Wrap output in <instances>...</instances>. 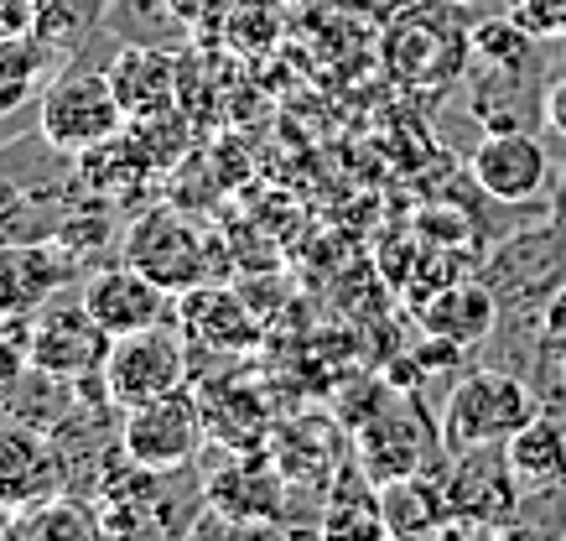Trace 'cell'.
<instances>
[{"label": "cell", "mask_w": 566, "mask_h": 541, "mask_svg": "<svg viewBox=\"0 0 566 541\" xmlns=\"http://www.w3.org/2000/svg\"><path fill=\"white\" fill-rule=\"evenodd\" d=\"M11 537L17 541H94V537H104V521H99V510H88V500H73L69 489H63V495H52L42 506L21 510L17 521H11Z\"/></svg>", "instance_id": "obj_27"}, {"label": "cell", "mask_w": 566, "mask_h": 541, "mask_svg": "<svg viewBox=\"0 0 566 541\" xmlns=\"http://www.w3.org/2000/svg\"><path fill=\"white\" fill-rule=\"evenodd\" d=\"M379 63L395 89L442 100L473 69V21L463 0H416L379 27Z\"/></svg>", "instance_id": "obj_1"}, {"label": "cell", "mask_w": 566, "mask_h": 541, "mask_svg": "<svg viewBox=\"0 0 566 541\" xmlns=\"http://www.w3.org/2000/svg\"><path fill=\"white\" fill-rule=\"evenodd\" d=\"M203 489H208V510H219V516H229L234 526L255 531V526L275 521L281 495H286V474H281L275 458H265L255 448V454L229 458Z\"/></svg>", "instance_id": "obj_15"}, {"label": "cell", "mask_w": 566, "mask_h": 541, "mask_svg": "<svg viewBox=\"0 0 566 541\" xmlns=\"http://www.w3.org/2000/svg\"><path fill=\"white\" fill-rule=\"evenodd\" d=\"M463 6H468V0H463Z\"/></svg>", "instance_id": "obj_34"}, {"label": "cell", "mask_w": 566, "mask_h": 541, "mask_svg": "<svg viewBox=\"0 0 566 541\" xmlns=\"http://www.w3.org/2000/svg\"><path fill=\"white\" fill-rule=\"evenodd\" d=\"M182 329H188L192 344H208V350H255L260 344V323L255 313L244 308L240 298H229V287H188L182 292Z\"/></svg>", "instance_id": "obj_20"}, {"label": "cell", "mask_w": 566, "mask_h": 541, "mask_svg": "<svg viewBox=\"0 0 566 541\" xmlns=\"http://www.w3.org/2000/svg\"><path fill=\"white\" fill-rule=\"evenodd\" d=\"M286 6H317V0H286Z\"/></svg>", "instance_id": "obj_33"}, {"label": "cell", "mask_w": 566, "mask_h": 541, "mask_svg": "<svg viewBox=\"0 0 566 541\" xmlns=\"http://www.w3.org/2000/svg\"><path fill=\"white\" fill-rule=\"evenodd\" d=\"M120 448L140 469H156V474L192 469L198 454L208 448V417L198 391L182 385V391H167L156 402L130 406L120 422Z\"/></svg>", "instance_id": "obj_7"}, {"label": "cell", "mask_w": 566, "mask_h": 541, "mask_svg": "<svg viewBox=\"0 0 566 541\" xmlns=\"http://www.w3.org/2000/svg\"><path fill=\"white\" fill-rule=\"evenodd\" d=\"M504 454H510V469H515L525 500H531V495H551V489L566 485V427L551 417L546 406L504 443Z\"/></svg>", "instance_id": "obj_21"}, {"label": "cell", "mask_w": 566, "mask_h": 541, "mask_svg": "<svg viewBox=\"0 0 566 541\" xmlns=\"http://www.w3.org/2000/svg\"><path fill=\"white\" fill-rule=\"evenodd\" d=\"M541 79V58L531 63H473L468 69V105L483 131H531L535 121H546V84Z\"/></svg>", "instance_id": "obj_12"}, {"label": "cell", "mask_w": 566, "mask_h": 541, "mask_svg": "<svg viewBox=\"0 0 566 541\" xmlns=\"http://www.w3.org/2000/svg\"><path fill=\"white\" fill-rule=\"evenodd\" d=\"M317 531H323V537H385L379 485L359 469V464H338V469H333V485H327Z\"/></svg>", "instance_id": "obj_23"}, {"label": "cell", "mask_w": 566, "mask_h": 541, "mask_svg": "<svg viewBox=\"0 0 566 541\" xmlns=\"http://www.w3.org/2000/svg\"><path fill=\"white\" fill-rule=\"evenodd\" d=\"M73 271L78 266L63 240H0V318L42 308Z\"/></svg>", "instance_id": "obj_16"}, {"label": "cell", "mask_w": 566, "mask_h": 541, "mask_svg": "<svg viewBox=\"0 0 566 541\" xmlns=\"http://www.w3.org/2000/svg\"><path fill=\"white\" fill-rule=\"evenodd\" d=\"M120 256L130 266H140L146 277H156L167 292L203 287L208 271H213V240H208L203 229H192L188 214H177V209L140 214L136 225L125 229Z\"/></svg>", "instance_id": "obj_9"}, {"label": "cell", "mask_w": 566, "mask_h": 541, "mask_svg": "<svg viewBox=\"0 0 566 541\" xmlns=\"http://www.w3.org/2000/svg\"><path fill=\"white\" fill-rule=\"evenodd\" d=\"M172 6V17L188 27V37H198V42H219L223 21H229V11H234V0H167Z\"/></svg>", "instance_id": "obj_29"}, {"label": "cell", "mask_w": 566, "mask_h": 541, "mask_svg": "<svg viewBox=\"0 0 566 541\" xmlns=\"http://www.w3.org/2000/svg\"><path fill=\"white\" fill-rule=\"evenodd\" d=\"M348 17H364L369 27H385L390 17H400L406 6H416V0H338Z\"/></svg>", "instance_id": "obj_31"}, {"label": "cell", "mask_w": 566, "mask_h": 541, "mask_svg": "<svg viewBox=\"0 0 566 541\" xmlns=\"http://www.w3.org/2000/svg\"><path fill=\"white\" fill-rule=\"evenodd\" d=\"M27 370H32V318L6 313L0 318V402L17 391Z\"/></svg>", "instance_id": "obj_28"}, {"label": "cell", "mask_w": 566, "mask_h": 541, "mask_svg": "<svg viewBox=\"0 0 566 541\" xmlns=\"http://www.w3.org/2000/svg\"><path fill=\"white\" fill-rule=\"evenodd\" d=\"M63 489H69V464L48 427H32V422L0 427V510L21 516Z\"/></svg>", "instance_id": "obj_10"}, {"label": "cell", "mask_w": 566, "mask_h": 541, "mask_svg": "<svg viewBox=\"0 0 566 541\" xmlns=\"http://www.w3.org/2000/svg\"><path fill=\"white\" fill-rule=\"evenodd\" d=\"M510 17H515L525 32L541 37V42L566 37V0H515V11H510Z\"/></svg>", "instance_id": "obj_30"}, {"label": "cell", "mask_w": 566, "mask_h": 541, "mask_svg": "<svg viewBox=\"0 0 566 541\" xmlns=\"http://www.w3.org/2000/svg\"><path fill=\"white\" fill-rule=\"evenodd\" d=\"M198 402L208 417V443L229 454H255L271 433V406L250 381H203L198 375Z\"/></svg>", "instance_id": "obj_18"}, {"label": "cell", "mask_w": 566, "mask_h": 541, "mask_svg": "<svg viewBox=\"0 0 566 541\" xmlns=\"http://www.w3.org/2000/svg\"><path fill=\"white\" fill-rule=\"evenodd\" d=\"M104 396L130 412L140 402H156L167 391H182L192 385V339L188 329H177L172 318H161L151 329L120 333L109 339V354H104Z\"/></svg>", "instance_id": "obj_4"}, {"label": "cell", "mask_w": 566, "mask_h": 541, "mask_svg": "<svg viewBox=\"0 0 566 541\" xmlns=\"http://www.w3.org/2000/svg\"><path fill=\"white\" fill-rule=\"evenodd\" d=\"M499 298L489 281H447V287H437V298L421 302V329L437 333V339H447V344H458V350H479L483 339L494 333L499 323Z\"/></svg>", "instance_id": "obj_19"}, {"label": "cell", "mask_w": 566, "mask_h": 541, "mask_svg": "<svg viewBox=\"0 0 566 541\" xmlns=\"http://www.w3.org/2000/svg\"><path fill=\"white\" fill-rule=\"evenodd\" d=\"M104 354H109V333L84 308V298L48 302L32 318V365L57 375V381H88V375H99Z\"/></svg>", "instance_id": "obj_11"}, {"label": "cell", "mask_w": 566, "mask_h": 541, "mask_svg": "<svg viewBox=\"0 0 566 541\" xmlns=\"http://www.w3.org/2000/svg\"><path fill=\"white\" fill-rule=\"evenodd\" d=\"M447 526L442 537H489V531H515L520 526V479L510 469L504 443L468 448L447 464Z\"/></svg>", "instance_id": "obj_5"}, {"label": "cell", "mask_w": 566, "mask_h": 541, "mask_svg": "<svg viewBox=\"0 0 566 541\" xmlns=\"http://www.w3.org/2000/svg\"><path fill=\"white\" fill-rule=\"evenodd\" d=\"M468 177L479 183L494 204H531L541 198L551 177L546 146L531 131H489L468 157Z\"/></svg>", "instance_id": "obj_13"}, {"label": "cell", "mask_w": 566, "mask_h": 541, "mask_svg": "<svg viewBox=\"0 0 566 541\" xmlns=\"http://www.w3.org/2000/svg\"><path fill=\"white\" fill-rule=\"evenodd\" d=\"M84 308L99 318V329L109 339L120 333H136V329H151L161 318H172V292L161 287L156 277H146L140 266H109V271H94L84 281Z\"/></svg>", "instance_id": "obj_14"}, {"label": "cell", "mask_w": 566, "mask_h": 541, "mask_svg": "<svg viewBox=\"0 0 566 541\" xmlns=\"http://www.w3.org/2000/svg\"><path fill=\"white\" fill-rule=\"evenodd\" d=\"M483 281L494 287L504 313H531V308L541 313L566 287V214L499 245L483 261Z\"/></svg>", "instance_id": "obj_8"}, {"label": "cell", "mask_w": 566, "mask_h": 541, "mask_svg": "<svg viewBox=\"0 0 566 541\" xmlns=\"http://www.w3.org/2000/svg\"><path fill=\"white\" fill-rule=\"evenodd\" d=\"M385 537H442L447 526V485L431 474H395L379 485Z\"/></svg>", "instance_id": "obj_22"}, {"label": "cell", "mask_w": 566, "mask_h": 541, "mask_svg": "<svg viewBox=\"0 0 566 541\" xmlns=\"http://www.w3.org/2000/svg\"><path fill=\"white\" fill-rule=\"evenodd\" d=\"M52 53L42 48L36 32H11L0 37V121H11L17 110L36 100V84L52 79Z\"/></svg>", "instance_id": "obj_26"}, {"label": "cell", "mask_w": 566, "mask_h": 541, "mask_svg": "<svg viewBox=\"0 0 566 541\" xmlns=\"http://www.w3.org/2000/svg\"><path fill=\"white\" fill-rule=\"evenodd\" d=\"M535 412H541V396H535L531 381H520V375L494 365L463 370L442 406L447 454L458 458L468 448H483V443H510Z\"/></svg>", "instance_id": "obj_2"}, {"label": "cell", "mask_w": 566, "mask_h": 541, "mask_svg": "<svg viewBox=\"0 0 566 541\" xmlns=\"http://www.w3.org/2000/svg\"><path fill=\"white\" fill-rule=\"evenodd\" d=\"M541 115H546V125L556 136H566V73L546 79V105H541Z\"/></svg>", "instance_id": "obj_32"}, {"label": "cell", "mask_w": 566, "mask_h": 541, "mask_svg": "<svg viewBox=\"0 0 566 541\" xmlns=\"http://www.w3.org/2000/svg\"><path fill=\"white\" fill-rule=\"evenodd\" d=\"M354 458H359V469L375 485H385L395 474H431L452 454H447V443H442V422H431L421 412L416 391H400L395 406H375L354 427Z\"/></svg>", "instance_id": "obj_6"}, {"label": "cell", "mask_w": 566, "mask_h": 541, "mask_svg": "<svg viewBox=\"0 0 566 541\" xmlns=\"http://www.w3.org/2000/svg\"><path fill=\"white\" fill-rule=\"evenodd\" d=\"M292 11L296 6H286V0H234V11L219 32V48L234 58H250V63L271 58L292 32Z\"/></svg>", "instance_id": "obj_25"}, {"label": "cell", "mask_w": 566, "mask_h": 541, "mask_svg": "<svg viewBox=\"0 0 566 541\" xmlns=\"http://www.w3.org/2000/svg\"><path fill=\"white\" fill-rule=\"evenodd\" d=\"M109 6L115 0H36L32 32L42 37V48L52 53V69L73 63L109 27Z\"/></svg>", "instance_id": "obj_24"}, {"label": "cell", "mask_w": 566, "mask_h": 541, "mask_svg": "<svg viewBox=\"0 0 566 541\" xmlns=\"http://www.w3.org/2000/svg\"><path fill=\"white\" fill-rule=\"evenodd\" d=\"M125 125L130 115L104 69H57L36 94V131L63 157H84L109 136H120Z\"/></svg>", "instance_id": "obj_3"}, {"label": "cell", "mask_w": 566, "mask_h": 541, "mask_svg": "<svg viewBox=\"0 0 566 541\" xmlns=\"http://www.w3.org/2000/svg\"><path fill=\"white\" fill-rule=\"evenodd\" d=\"M104 73H109V84H115L130 121L177 105V53L161 48V42H125Z\"/></svg>", "instance_id": "obj_17"}]
</instances>
